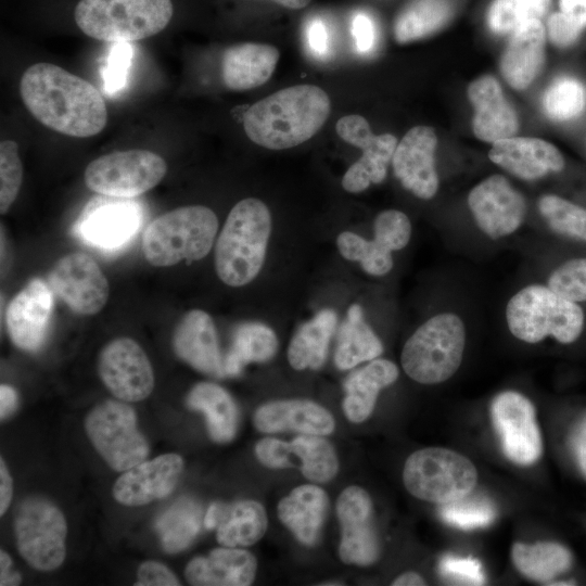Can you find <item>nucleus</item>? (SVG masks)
Wrapping results in <instances>:
<instances>
[{"instance_id": "obj_1", "label": "nucleus", "mask_w": 586, "mask_h": 586, "mask_svg": "<svg viewBox=\"0 0 586 586\" xmlns=\"http://www.w3.org/2000/svg\"><path fill=\"white\" fill-rule=\"evenodd\" d=\"M20 94L38 122L62 135L88 138L106 126L107 110L100 91L58 65H30L22 75Z\"/></svg>"}, {"instance_id": "obj_2", "label": "nucleus", "mask_w": 586, "mask_h": 586, "mask_svg": "<svg viewBox=\"0 0 586 586\" xmlns=\"http://www.w3.org/2000/svg\"><path fill=\"white\" fill-rule=\"evenodd\" d=\"M331 110L329 95L314 85L281 89L251 105L244 114L246 136L270 150L296 146L326 123Z\"/></svg>"}, {"instance_id": "obj_3", "label": "nucleus", "mask_w": 586, "mask_h": 586, "mask_svg": "<svg viewBox=\"0 0 586 586\" xmlns=\"http://www.w3.org/2000/svg\"><path fill=\"white\" fill-rule=\"evenodd\" d=\"M272 218L259 199L246 198L229 212L215 245V269L227 285L251 283L263 269Z\"/></svg>"}, {"instance_id": "obj_4", "label": "nucleus", "mask_w": 586, "mask_h": 586, "mask_svg": "<svg viewBox=\"0 0 586 586\" xmlns=\"http://www.w3.org/2000/svg\"><path fill=\"white\" fill-rule=\"evenodd\" d=\"M218 218L208 207L189 205L155 218L144 230L142 252L153 266H173L205 257L218 231Z\"/></svg>"}, {"instance_id": "obj_5", "label": "nucleus", "mask_w": 586, "mask_h": 586, "mask_svg": "<svg viewBox=\"0 0 586 586\" xmlns=\"http://www.w3.org/2000/svg\"><path fill=\"white\" fill-rule=\"evenodd\" d=\"M506 318L510 332L526 343L551 336L560 343L575 342L584 329L582 307L553 292L549 286L532 284L508 302Z\"/></svg>"}, {"instance_id": "obj_6", "label": "nucleus", "mask_w": 586, "mask_h": 586, "mask_svg": "<svg viewBox=\"0 0 586 586\" xmlns=\"http://www.w3.org/2000/svg\"><path fill=\"white\" fill-rule=\"evenodd\" d=\"M173 12L171 0H80L74 20L88 37L128 42L162 31Z\"/></svg>"}, {"instance_id": "obj_7", "label": "nucleus", "mask_w": 586, "mask_h": 586, "mask_svg": "<svg viewBox=\"0 0 586 586\" xmlns=\"http://www.w3.org/2000/svg\"><path fill=\"white\" fill-rule=\"evenodd\" d=\"M466 346L460 317L438 314L422 323L406 341L400 362L406 374L421 384H438L459 369Z\"/></svg>"}, {"instance_id": "obj_8", "label": "nucleus", "mask_w": 586, "mask_h": 586, "mask_svg": "<svg viewBox=\"0 0 586 586\" xmlns=\"http://www.w3.org/2000/svg\"><path fill=\"white\" fill-rule=\"evenodd\" d=\"M403 481L416 498L445 505L472 493L477 471L467 457L455 450L429 447L407 458Z\"/></svg>"}, {"instance_id": "obj_9", "label": "nucleus", "mask_w": 586, "mask_h": 586, "mask_svg": "<svg viewBox=\"0 0 586 586\" xmlns=\"http://www.w3.org/2000/svg\"><path fill=\"white\" fill-rule=\"evenodd\" d=\"M92 446L115 471L125 472L149 455V445L137 426L129 405L107 399L97 405L85 419Z\"/></svg>"}, {"instance_id": "obj_10", "label": "nucleus", "mask_w": 586, "mask_h": 586, "mask_svg": "<svg viewBox=\"0 0 586 586\" xmlns=\"http://www.w3.org/2000/svg\"><path fill=\"white\" fill-rule=\"evenodd\" d=\"M17 549L34 569L53 571L66 555L67 524L62 511L42 497H29L17 508L14 521Z\"/></svg>"}, {"instance_id": "obj_11", "label": "nucleus", "mask_w": 586, "mask_h": 586, "mask_svg": "<svg viewBox=\"0 0 586 586\" xmlns=\"http://www.w3.org/2000/svg\"><path fill=\"white\" fill-rule=\"evenodd\" d=\"M167 171L165 160L148 150L116 151L91 161L85 169L86 186L115 199L138 196L161 182Z\"/></svg>"}, {"instance_id": "obj_12", "label": "nucleus", "mask_w": 586, "mask_h": 586, "mask_svg": "<svg viewBox=\"0 0 586 586\" xmlns=\"http://www.w3.org/2000/svg\"><path fill=\"white\" fill-rule=\"evenodd\" d=\"M491 412L506 457L521 466L535 463L543 453V441L532 402L506 391L494 398Z\"/></svg>"}, {"instance_id": "obj_13", "label": "nucleus", "mask_w": 586, "mask_h": 586, "mask_svg": "<svg viewBox=\"0 0 586 586\" xmlns=\"http://www.w3.org/2000/svg\"><path fill=\"white\" fill-rule=\"evenodd\" d=\"M335 129L341 139L362 151L360 158L344 174L343 189L349 193H359L371 183H381L386 177L397 139L391 133L374 135L366 118L356 114L341 117Z\"/></svg>"}, {"instance_id": "obj_14", "label": "nucleus", "mask_w": 586, "mask_h": 586, "mask_svg": "<svg viewBox=\"0 0 586 586\" xmlns=\"http://www.w3.org/2000/svg\"><path fill=\"white\" fill-rule=\"evenodd\" d=\"M98 370L104 385L123 402L142 400L153 391L151 362L132 339L117 337L107 343L99 355Z\"/></svg>"}, {"instance_id": "obj_15", "label": "nucleus", "mask_w": 586, "mask_h": 586, "mask_svg": "<svg viewBox=\"0 0 586 586\" xmlns=\"http://www.w3.org/2000/svg\"><path fill=\"white\" fill-rule=\"evenodd\" d=\"M51 290L75 313L94 315L107 302L110 286L97 262L85 253L60 258L48 277Z\"/></svg>"}, {"instance_id": "obj_16", "label": "nucleus", "mask_w": 586, "mask_h": 586, "mask_svg": "<svg viewBox=\"0 0 586 586\" xmlns=\"http://www.w3.org/2000/svg\"><path fill=\"white\" fill-rule=\"evenodd\" d=\"M336 514L342 534L339 548L341 560L356 565L374 563L380 546L369 494L356 485L346 487L337 498Z\"/></svg>"}, {"instance_id": "obj_17", "label": "nucleus", "mask_w": 586, "mask_h": 586, "mask_svg": "<svg viewBox=\"0 0 586 586\" xmlns=\"http://www.w3.org/2000/svg\"><path fill=\"white\" fill-rule=\"evenodd\" d=\"M468 205L477 227L492 239L513 233L526 213L523 195L501 175L477 183L468 195Z\"/></svg>"}, {"instance_id": "obj_18", "label": "nucleus", "mask_w": 586, "mask_h": 586, "mask_svg": "<svg viewBox=\"0 0 586 586\" xmlns=\"http://www.w3.org/2000/svg\"><path fill=\"white\" fill-rule=\"evenodd\" d=\"M437 137L429 126H415L397 143L392 158L395 177L422 200L432 199L438 189L435 168Z\"/></svg>"}, {"instance_id": "obj_19", "label": "nucleus", "mask_w": 586, "mask_h": 586, "mask_svg": "<svg viewBox=\"0 0 586 586\" xmlns=\"http://www.w3.org/2000/svg\"><path fill=\"white\" fill-rule=\"evenodd\" d=\"M183 470L177 454L143 460L125 471L113 486L114 498L125 506H142L168 496Z\"/></svg>"}, {"instance_id": "obj_20", "label": "nucleus", "mask_w": 586, "mask_h": 586, "mask_svg": "<svg viewBox=\"0 0 586 586\" xmlns=\"http://www.w3.org/2000/svg\"><path fill=\"white\" fill-rule=\"evenodd\" d=\"M53 305L51 288L42 280H31L11 301L5 323L9 335L21 349H37L46 335Z\"/></svg>"}, {"instance_id": "obj_21", "label": "nucleus", "mask_w": 586, "mask_h": 586, "mask_svg": "<svg viewBox=\"0 0 586 586\" xmlns=\"http://www.w3.org/2000/svg\"><path fill=\"white\" fill-rule=\"evenodd\" d=\"M489 160L510 174L536 180L564 168L561 152L548 141L531 137H509L493 143Z\"/></svg>"}, {"instance_id": "obj_22", "label": "nucleus", "mask_w": 586, "mask_h": 586, "mask_svg": "<svg viewBox=\"0 0 586 586\" xmlns=\"http://www.w3.org/2000/svg\"><path fill=\"white\" fill-rule=\"evenodd\" d=\"M468 97L474 107L472 129L477 139L494 143L518 132V114L496 78L484 75L474 79Z\"/></svg>"}, {"instance_id": "obj_23", "label": "nucleus", "mask_w": 586, "mask_h": 586, "mask_svg": "<svg viewBox=\"0 0 586 586\" xmlns=\"http://www.w3.org/2000/svg\"><path fill=\"white\" fill-rule=\"evenodd\" d=\"M173 346L176 355L195 370L215 378L225 375L216 328L207 313H187L176 327Z\"/></svg>"}, {"instance_id": "obj_24", "label": "nucleus", "mask_w": 586, "mask_h": 586, "mask_svg": "<svg viewBox=\"0 0 586 586\" xmlns=\"http://www.w3.org/2000/svg\"><path fill=\"white\" fill-rule=\"evenodd\" d=\"M546 29L540 20H531L517 27L502 52L500 72L517 90L527 88L545 62Z\"/></svg>"}, {"instance_id": "obj_25", "label": "nucleus", "mask_w": 586, "mask_h": 586, "mask_svg": "<svg viewBox=\"0 0 586 586\" xmlns=\"http://www.w3.org/2000/svg\"><path fill=\"white\" fill-rule=\"evenodd\" d=\"M140 221V209L133 203H99L86 209L77 232L90 245L111 251L128 242Z\"/></svg>"}, {"instance_id": "obj_26", "label": "nucleus", "mask_w": 586, "mask_h": 586, "mask_svg": "<svg viewBox=\"0 0 586 586\" xmlns=\"http://www.w3.org/2000/svg\"><path fill=\"white\" fill-rule=\"evenodd\" d=\"M254 424L263 433L295 431L319 436L332 433L335 426L332 415L326 408L305 399L264 404L255 411Z\"/></svg>"}, {"instance_id": "obj_27", "label": "nucleus", "mask_w": 586, "mask_h": 586, "mask_svg": "<svg viewBox=\"0 0 586 586\" xmlns=\"http://www.w3.org/2000/svg\"><path fill=\"white\" fill-rule=\"evenodd\" d=\"M255 557L240 548L221 547L206 557H196L186 566L189 584L195 586H247L255 578Z\"/></svg>"}, {"instance_id": "obj_28", "label": "nucleus", "mask_w": 586, "mask_h": 586, "mask_svg": "<svg viewBox=\"0 0 586 586\" xmlns=\"http://www.w3.org/2000/svg\"><path fill=\"white\" fill-rule=\"evenodd\" d=\"M280 53L273 46L242 42L228 47L221 56V78L231 90L244 91L265 84L273 74Z\"/></svg>"}, {"instance_id": "obj_29", "label": "nucleus", "mask_w": 586, "mask_h": 586, "mask_svg": "<svg viewBox=\"0 0 586 586\" xmlns=\"http://www.w3.org/2000/svg\"><path fill=\"white\" fill-rule=\"evenodd\" d=\"M329 499L319 486L295 487L278 504L280 521L306 546H314L328 513Z\"/></svg>"}, {"instance_id": "obj_30", "label": "nucleus", "mask_w": 586, "mask_h": 586, "mask_svg": "<svg viewBox=\"0 0 586 586\" xmlns=\"http://www.w3.org/2000/svg\"><path fill=\"white\" fill-rule=\"evenodd\" d=\"M399 375L397 366L387 359H373L351 373L345 383L343 410L347 419L360 423L372 413L380 391Z\"/></svg>"}, {"instance_id": "obj_31", "label": "nucleus", "mask_w": 586, "mask_h": 586, "mask_svg": "<svg viewBox=\"0 0 586 586\" xmlns=\"http://www.w3.org/2000/svg\"><path fill=\"white\" fill-rule=\"evenodd\" d=\"M336 321V314L326 308L297 329L288 347V360L293 369L316 370L322 367Z\"/></svg>"}, {"instance_id": "obj_32", "label": "nucleus", "mask_w": 586, "mask_h": 586, "mask_svg": "<svg viewBox=\"0 0 586 586\" xmlns=\"http://www.w3.org/2000/svg\"><path fill=\"white\" fill-rule=\"evenodd\" d=\"M187 405L206 416L213 441L227 443L234 437L239 420L238 407L224 387L211 382L199 383L190 391Z\"/></svg>"}, {"instance_id": "obj_33", "label": "nucleus", "mask_w": 586, "mask_h": 586, "mask_svg": "<svg viewBox=\"0 0 586 586\" xmlns=\"http://www.w3.org/2000/svg\"><path fill=\"white\" fill-rule=\"evenodd\" d=\"M383 353V344L366 322L359 304L349 306L337 335L334 362L340 370H348L360 362L371 361Z\"/></svg>"}, {"instance_id": "obj_34", "label": "nucleus", "mask_w": 586, "mask_h": 586, "mask_svg": "<svg viewBox=\"0 0 586 586\" xmlns=\"http://www.w3.org/2000/svg\"><path fill=\"white\" fill-rule=\"evenodd\" d=\"M217 540L225 547H246L257 543L266 533L267 514L254 500L220 504Z\"/></svg>"}, {"instance_id": "obj_35", "label": "nucleus", "mask_w": 586, "mask_h": 586, "mask_svg": "<svg viewBox=\"0 0 586 586\" xmlns=\"http://www.w3.org/2000/svg\"><path fill=\"white\" fill-rule=\"evenodd\" d=\"M278 339L268 326L245 322L237 327L232 343L224 359L225 375H238L250 362H265L277 353Z\"/></svg>"}, {"instance_id": "obj_36", "label": "nucleus", "mask_w": 586, "mask_h": 586, "mask_svg": "<svg viewBox=\"0 0 586 586\" xmlns=\"http://www.w3.org/2000/svg\"><path fill=\"white\" fill-rule=\"evenodd\" d=\"M449 0H413L395 18L394 38L408 43L425 38L442 29L451 18Z\"/></svg>"}, {"instance_id": "obj_37", "label": "nucleus", "mask_w": 586, "mask_h": 586, "mask_svg": "<svg viewBox=\"0 0 586 586\" xmlns=\"http://www.w3.org/2000/svg\"><path fill=\"white\" fill-rule=\"evenodd\" d=\"M512 561L526 577L547 582L571 568L572 553L566 547L552 542L517 543L512 547Z\"/></svg>"}, {"instance_id": "obj_38", "label": "nucleus", "mask_w": 586, "mask_h": 586, "mask_svg": "<svg viewBox=\"0 0 586 586\" xmlns=\"http://www.w3.org/2000/svg\"><path fill=\"white\" fill-rule=\"evenodd\" d=\"M202 524V508L191 498H180L157 520L156 531L168 553L186 549L196 537Z\"/></svg>"}, {"instance_id": "obj_39", "label": "nucleus", "mask_w": 586, "mask_h": 586, "mask_svg": "<svg viewBox=\"0 0 586 586\" xmlns=\"http://www.w3.org/2000/svg\"><path fill=\"white\" fill-rule=\"evenodd\" d=\"M290 468L291 457L298 459L303 475L316 483L332 480L339 470V460L333 446L319 435L303 434L288 443Z\"/></svg>"}, {"instance_id": "obj_40", "label": "nucleus", "mask_w": 586, "mask_h": 586, "mask_svg": "<svg viewBox=\"0 0 586 586\" xmlns=\"http://www.w3.org/2000/svg\"><path fill=\"white\" fill-rule=\"evenodd\" d=\"M543 110L552 120L566 122L578 117L586 107V87L575 77H557L545 90Z\"/></svg>"}, {"instance_id": "obj_41", "label": "nucleus", "mask_w": 586, "mask_h": 586, "mask_svg": "<svg viewBox=\"0 0 586 586\" xmlns=\"http://www.w3.org/2000/svg\"><path fill=\"white\" fill-rule=\"evenodd\" d=\"M340 254L347 260L360 264L365 272L381 277L393 268L392 252L375 240H367L351 231H343L336 238Z\"/></svg>"}, {"instance_id": "obj_42", "label": "nucleus", "mask_w": 586, "mask_h": 586, "mask_svg": "<svg viewBox=\"0 0 586 586\" xmlns=\"http://www.w3.org/2000/svg\"><path fill=\"white\" fill-rule=\"evenodd\" d=\"M551 0H494L487 12V24L498 35L511 34L531 20L544 17Z\"/></svg>"}, {"instance_id": "obj_43", "label": "nucleus", "mask_w": 586, "mask_h": 586, "mask_svg": "<svg viewBox=\"0 0 586 586\" xmlns=\"http://www.w3.org/2000/svg\"><path fill=\"white\" fill-rule=\"evenodd\" d=\"M538 209L552 231L586 242V209L555 194L539 199Z\"/></svg>"}, {"instance_id": "obj_44", "label": "nucleus", "mask_w": 586, "mask_h": 586, "mask_svg": "<svg viewBox=\"0 0 586 586\" xmlns=\"http://www.w3.org/2000/svg\"><path fill=\"white\" fill-rule=\"evenodd\" d=\"M440 515L444 522L461 530L485 527L495 519L491 501L481 496H470L442 505Z\"/></svg>"}, {"instance_id": "obj_45", "label": "nucleus", "mask_w": 586, "mask_h": 586, "mask_svg": "<svg viewBox=\"0 0 586 586\" xmlns=\"http://www.w3.org/2000/svg\"><path fill=\"white\" fill-rule=\"evenodd\" d=\"M23 179L18 144L13 140L0 143V212H8L16 199Z\"/></svg>"}, {"instance_id": "obj_46", "label": "nucleus", "mask_w": 586, "mask_h": 586, "mask_svg": "<svg viewBox=\"0 0 586 586\" xmlns=\"http://www.w3.org/2000/svg\"><path fill=\"white\" fill-rule=\"evenodd\" d=\"M548 286L572 302L586 301V257L565 262L555 269L549 279Z\"/></svg>"}, {"instance_id": "obj_47", "label": "nucleus", "mask_w": 586, "mask_h": 586, "mask_svg": "<svg viewBox=\"0 0 586 586\" xmlns=\"http://www.w3.org/2000/svg\"><path fill=\"white\" fill-rule=\"evenodd\" d=\"M411 237V224L408 216L397 209H386L377 215L373 221V240L385 249L399 251Z\"/></svg>"}, {"instance_id": "obj_48", "label": "nucleus", "mask_w": 586, "mask_h": 586, "mask_svg": "<svg viewBox=\"0 0 586 586\" xmlns=\"http://www.w3.org/2000/svg\"><path fill=\"white\" fill-rule=\"evenodd\" d=\"M440 571L443 576L468 585H482L485 576L481 563L473 558L447 555L440 561Z\"/></svg>"}, {"instance_id": "obj_49", "label": "nucleus", "mask_w": 586, "mask_h": 586, "mask_svg": "<svg viewBox=\"0 0 586 586\" xmlns=\"http://www.w3.org/2000/svg\"><path fill=\"white\" fill-rule=\"evenodd\" d=\"M584 27L562 12L552 13L547 20V35L559 48L572 46L579 38Z\"/></svg>"}, {"instance_id": "obj_50", "label": "nucleus", "mask_w": 586, "mask_h": 586, "mask_svg": "<svg viewBox=\"0 0 586 586\" xmlns=\"http://www.w3.org/2000/svg\"><path fill=\"white\" fill-rule=\"evenodd\" d=\"M117 43L110 55L104 73L106 91L117 90L124 85L130 61V47L126 42Z\"/></svg>"}, {"instance_id": "obj_51", "label": "nucleus", "mask_w": 586, "mask_h": 586, "mask_svg": "<svg viewBox=\"0 0 586 586\" xmlns=\"http://www.w3.org/2000/svg\"><path fill=\"white\" fill-rule=\"evenodd\" d=\"M288 442L264 437L256 443L255 455L260 463L270 469L290 468Z\"/></svg>"}, {"instance_id": "obj_52", "label": "nucleus", "mask_w": 586, "mask_h": 586, "mask_svg": "<svg viewBox=\"0 0 586 586\" xmlns=\"http://www.w3.org/2000/svg\"><path fill=\"white\" fill-rule=\"evenodd\" d=\"M139 586H177L180 582L175 574L163 563L145 561L141 563L137 572Z\"/></svg>"}, {"instance_id": "obj_53", "label": "nucleus", "mask_w": 586, "mask_h": 586, "mask_svg": "<svg viewBox=\"0 0 586 586\" xmlns=\"http://www.w3.org/2000/svg\"><path fill=\"white\" fill-rule=\"evenodd\" d=\"M352 34L356 50L359 53L369 52L374 44L375 30L371 18L365 13H357L352 22Z\"/></svg>"}, {"instance_id": "obj_54", "label": "nucleus", "mask_w": 586, "mask_h": 586, "mask_svg": "<svg viewBox=\"0 0 586 586\" xmlns=\"http://www.w3.org/2000/svg\"><path fill=\"white\" fill-rule=\"evenodd\" d=\"M307 46L313 55L324 59L329 53V36L324 23L313 20L306 29Z\"/></svg>"}, {"instance_id": "obj_55", "label": "nucleus", "mask_w": 586, "mask_h": 586, "mask_svg": "<svg viewBox=\"0 0 586 586\" xmlns=\"http://www.w3.org/2000/svg\"><path fill=\"white\" fill-rule=\"evenodd\" d=\"M572 448L577 464L586 477V417L581 420L573 432Z\"/></svg>"}, {"instance_id": "obj_56", "label": "nucleus", "mask_w": 586, "mask_h": 586, "mask_svg": "<svg viewBox=\"0 0 586 586\" xmlns=\"http://www.w3.org/2000/svg\"><path fill=\"white\" fill-rule=\"evenodd\" d=\"M12 495H13L12 477L4 463V460L1 458V461H0V514L1 515H3L7 512L11 504Z\"/></svg>"}, {"instance_id": "obj_57", "label": "nucleus", "mask_w": 586, "mask_h": 586, "mask_svg": "<svg viewBox=\"0 0 586 586\" xmlns=\"http://www.w3.org/2000/svg\"><path fill=\"white\" fill-rule=\"evenodd\" d=\"M560 12L586 27V0H559Z\"/></svg>"}, {"instance_id": "obj_58", "label": "nucleus", "mask_w": 586, "mask_h": 586, "mask_svg": "<svg viewBox=\"0 0 586 586\" xmlns=\"http://www.w3.org/2000/svg\"><path fill=\"white\" fill-rule=\"evenodd\" d=\"M12 560L10 556L3 550L0 551V585H18L22 581L21 575L17 572L11 571Z\"/></svg>"}, {"instance_id": "obj_59", "label": "nucleus", "mask_w": 586, "mask_h": 586, "mask_svg": "<svg viewBox=\"0 0 586 586\" xmlns=\"http://www.w3.org/2000/svg\"><path fill=\"white\" fill-rule=\"evenodd\" d=\"M17 402L15 391L5 384L0 386V417L1 419L7 418L15 409Z\"/></svg>"}, {"instance_id": "obj_60", "label": "nucleus", "mask_w": 586, "mask_h": 586, "mask_svg": "<svg viewBox=\"0 0 586 586\" xmlns=\"http://www.w3.org/2000/svg\"><path fill=\"white\" fill-rule=\"evenodd\" d=\"M394 586H418L425 585L424 579L417 573L408 572L399 575L393 583Z\"/></svg>"}, {"instance_id": "obj_61", "label": "nucleus", "mask_w": 586, "mask_h": 586, "mask_svg": "<svg viewBox=\"0 0 586 586\" xmlns=\"http://www.w3.org/2000/svg\"><path fill=\"white\" fill-rule=\"evenodd\" d=\"M219 509H220V502H214L208 507L203 519L204 526L207 530H213L217 526Z\"/></svg>"}, {"instance_id": "obj_62", "label": "nucleus", "mask_w": 586, "mask_h": 586, "mask_svg": "<svg viewBox=\"0 0 586 586\" xmlns=\"http://www.w3.org/2000/svg\"><path fill=\"white\" fill-rule=\"evenodd\" d=\"M271 1L286 9L298 10L308 5L311 0H271Z\"/></svg>"}]
</instances>
